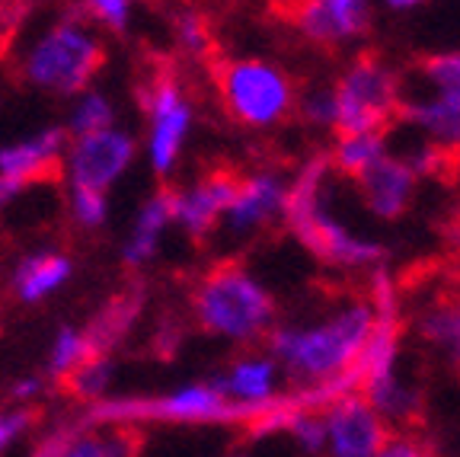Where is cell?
Wrapping results in <instances>:
<instances>
[{"mask_svg": "<svg viewBox=\"0 0 460 457\" xmlns=\"http://www.w3.org/2000/svg\"><path fill=\"white\" fill-rule=\"evenodd\" d=\"M291 22L304 42L316 49H349L371 36L374 0H297Z\"/></svg>", "mask_w": 460, "mask_h": 457, "instance_id": "cell-10", "label": "cell"}, {"mask_svg": "<svg viewBox=\"0 0 460 457\" xmlns=\"http://www.w3.org/2000/svg\"><path fill=\"white\" fill-rule=\"evenodd\" d=\"M224 457H243V454H237V451H234V454H224Z\"/></svg>", "mask_w": 460, "mask_h": 457, "instance_id": "cell-43", "label": "cell"}, {"mask_svg": "<svg viewBox=\"0 0 460 457\" xmlns=\"http://www.w3.org/2000/svg\"><path fill=\"white\" fill-rule=\"evenodd\" d=\"M112 381H115L112 355H93V358H86L74 374H67L61 384L67 387V393H71L74 400H80L84 407H90V403L106 400Z\"/></svg>", "mask_w": 460, "mask_h": 457, "instance_id": "cell-27", "label": "cell"}, {"mask_svg": "<svg viewBox=\"0 0 460 457\" xmlns=\"http://www.w3.org/2000/svg\"><path fill=\"white\" fill-rule=\"evenodd\" d=\"M361 397L374 407V413L387 422L390 429H416V419L422 416V390L412 381L402 378V372L384 374L377 381L361 384Z\"/></svg>", "mask_w": 460, "mask_h": 457, "instance_id": "cell-22", "label": "cell"}, {"mask_svg": "<svg viewBox=\"0 0 460 457\" xmlns=\"http://www.w3.org/2000/svg\"><path fill=\"white\" fill-rule=\"evenodd\" d=\"M172 228V186L154 189L137 208L135 221H131L128 237L122 240V265L128 272H141L160 256V243L166 230Z\"/></svg>", "mask_w": 460, "mask_h": 457, "instance_id": "cell-18", "label": "cell"}, {"mask_svg": "<svg viewBox=\"0 0 460 457\" xmlns=\"http://www.w3.org/2000/svg\"><path fill=\"white\" fill-rule=\"evenodd\" d=\"M112 125H115V106L102 90L90 86V90L74 96L71 112H67V121H65L67 138L93 135V131L112 129Z\"/></svg>", "mask_w": 460, "mask_h": 457, "instance_id": "cell-26", "label": "cell"}, {"mask_svg": "<svg viewBox=\"0 0 460 457\" xmlns=\"http://www.w3.org/2000/svg\"><path fill=\"white\" fill-rule=\"evenodd\" d=\"M195 327L230 345L266 343L279 323V300L269 285L240 263H221L195 282L189 300Z\"/></svg>", "mask_w": 460, "mask_h": 457, "instance_id": "cell-3", "label": "cell"}, {"mask_svg": "<svg viewBox=\"0 0 460 457\" xmlns=\"http://www.w3.org/2000/svg\"><path fill=\"white\" fill-rule=\"evenodd\" d=\"M451 240H454V243H457V246H460V215H457V218H454V221H451Z\"/></svg>", "mask_w": 460, "mask_h": 457, "instance_id": "cell-42", "label": "cell"}, {"mask_svg": "<svg viewBox=\"0 0 460 457\" xmlns=\"http://www.w3.org/2000/svg\"><path fill=\"white\" fill-rule=\"evenodd\" d=\"M374 457H435V451L422 435H416V429H400L390 432V438Z\"/></svg>", "mask_w": 460, "mask_h": 457, "instance_id": "cell-36", "label": "cell"}, {"mask_svg": "<svg viewBox=\"0 0 460 457\" xmlns=\"http://www.w3.org/2000/svg\"><path fill=\"white\" fill-rule=\"evenodd\" d=\"M208 381L230 403L252 409L272 407L285 393V387H281L285 374H281V368L275 364V358L269 352H246V355L234 358L227 368L211 374Z\"/></svg>", "mask_w": 460, "mask_h": 457, "instance_id": "cell-16", "label": "cell"}, {"mask_svg": "<svg viewBox=\"0 0 460 457\" xmlns=\"http://www.w3.org/2000/svg\"><path fill=\"white\" fill-rule=\"evenodd\" d=\"M336 135L387 131L402 100V77L377 55H355L332 80Z\"/></svg>", "mask_w": 460, "mask_h": 457, "instance_id": "cell-7", "label": "cell"}, {"mask_svg": "<svg viewBox=\"0 0 460 457\" xmlns=\"http://www.w3.org/2000/svg\"><path fill=\"white\" fill-rule=\"evenodd\" d=\"M352 183L367 215L384 224L400 221L412 208V202H416V195H419V186H422V179L402 164L394 150H390L387 157L377 160L374 166H367Z\"/></svg>", "mask_w": 460, "mask_h": 457, "instance_id": "cell-14", "label": "cell"}, {"mask_svg": "<svg viewBox=\"0 0 460 457\" xmlns=\"http://www.w3.org/2000/svg\"><path fill=\"white\" fill-rule=\"evenodd\" d=\"M419 80L425 84V94L460 103V51H438L422 58Z\"/></svg>", "mask_w": 460, "mask_h": 457, "instance_id": "cell-29", "label": "cell"}, {"mask_svg": "<svg viewBox=\"0 0 460 457\" xmlns=\"http://www.w3.org/2000/svg\"><path fill=\"white\" fill-rule=\"evenodd\" d=\"M396 119L406 131L425 138L447 157H460V103L441 100L431 94H402Z\"/></svg>", "mask_w": 460, "mask_h": 457, "instance_id": "cell-17", "label": "cell"}, {"mask_svg": "<svg viewBox=\"0 0 460 457\" xmlns=\"http://www.w3.org/2000/svg\"><path fill=\"white\" fill-rule=\"evenodd\" d=\"M332 166L326 150H316L297 166V173L288 179L285 202V228L291 230L304 250L314 253L320 263L345 272H371L377 265H387L390 250L377 237L355 234L339 211L330 205Z\"/></svg>", "mask_w": 460, "mask_h": 457, "instance_id": "cell-2", "label": "cell"}, {"mask_svg": "<svg viewBox=\"0 0 460 457\" xmlns=\"http://www.w3.org/2000/svg\"><path fill=\"white\" fill-rule=\"evenodd\" d=\"M36 426V409L32 407H0V451L16 444L29 429Z\"/></svg>", "mask_w": 460, "mask_h": 457, "instance_id": "cell-35", "label": "cell"}, {"mask_svg": "<svg viewBox=\"0 0 460 457\" xmlns=\"http://www.w3.org/2000/svg\"><path fill=\"white\" fill-rule=\"evenodd\" d=\"M182 329L176 327V323H164V327L154 333V352H157V358H176V352L182 349Z\"/></svg>", "mask_w": 460, "mask_h": 457, "instance_id": "cell-39", "label": "cell"}, {"mask_svg": "<svg viewBox=\"0 0 460 457\" xmlns=\"http://www.w3.org/2000/svg\"><path fill=\"white\" fill-rule=\"evenodd\" d=\"M135 135L119 125L84 138H71L65 157H61V176H65L67 189H96V193L109 195V189L135 164Z\"/></svg>", "mask_w": 460, "mask_h": 457, "instance_id": "cell-9", "label": "cell"}, {"mask_svg": "<svg viewBox=\"0 0 460 457\" xmlns=\"http://www.w3.org/2000/svg\"><path fill=\"white\" fill-rule=\"evenodd\" d=\"M74 279V259L65 250H32L13 265L10 288L16 300L36 308Z\"/></svg>", "mask_w": 460, "mask_h": 457, "instance_id": "cell-19", "label": "cell"}, {"mask_svg": "<svg viewBox=\"0 0 460 457\" xmlns=\"http://www.w3.org/2000/svg\"><path fill=\"white\" fill-rule=\"evenodd\" d=\"M381 4L390 13H416V10L429 7L431 0H381Z\"/></svg>", "mask_w": 460, "mask_h": 457, "instance_id": "cell-40", "label": "cell"}, {"mask_svg": "<svg viewBox=\"0 0 460 457\" xmlns=\"http://www.w3.org/2000/svg\"><path fill=\"white\" fill-rule=\"evenodd\" d=\"M84 7L102 29H109V32H125L131 22L135 0H84Z\"/></svg>", "mask_w": 460, "mask_h": 457, "instance_id": "cell-34", "label": "cell"}, {"mask_svg": "<svg viewBox=\"0 0 460 457\" xmlns=\"http://www.w3.org/2000/svg\"><path fill=\"white\" fill-rule=\"evenodd\" d=\"M323 457H374L394 432L358 390L345 393L323 409Z\"/></svg>", "mask_w": 460, "mask_h": 457, "instance_id": "cell-11", "label": "cell"}, {"mask_svg": "<svg viewBox=\"0 0 460 457\" xmlns=\"http://www.w3.org/2000/svg\"><path fill=\"white\" fill-rule=\"evenodd\" d=\"M67 215L80 230H100L109 221V195L96 189H67Z\"/></svg>", "mask_w": 460, "mask_h": 457, "instance_id": "cell-33", "label": "cell"}, {"mask_svg": "<svg viewBox=\"0 0 460 457\" xmlns=\"http://www.w3.org/2000/svg\"><path fill=\"white\" fill-rule=\"evenodd\" d=\"M71 429H74V422H61V426H55V429H49L36 442V448H32V457H61V448H65Z\"/></svg>", "mask_w": 460, "mask_h": 457, "instance_id": "cell-38", "label": "cell"}, {"mask_svg": "<svg viewBox=\"0 0 460 457\" xmlns=\"http://www.w3.org/2000/svg\"><path fill=\"white\" fill-rule=\"evenodd\" d=\"M172 42L186 58H208L211 49H215V39H211V26L208 16L195 7H182L172 13Z\"/></svg>", "mask_w": 460, "mask_h": 457, "instance_id": "cell-28", "label": "cell"}, {"mask_svg": "<svg viewBox=\"0 0 460 457\" xmlns=\"http://www.w3.org/2000/svg\"><path fill=\"white\" fill-rule=\"evenodd\" d=\"M390 154V131H352V135H336L332 148L326 150L332 166V176L358 179L367 166H374Z\"/></svg>", "mask_w": 460, "mask_h": 457, "instance_id": "cell-23", "label": "cell"}, {"mask_svg": "<svg viewBox=\"0 0 460 457\" xmlns=\"http://www.w3.org/2000/svg\"><path fill=\"white\" fill-rule=\"evenodd\" d=\"M374 327V310L365 294H349L307 323H275L266 352L295 387H314L352 372Z\"/></svg>", "mask_w": 460, "mask_h": 457, "instance_id": "cell-1", "label": "cell"}, {"mask_svg": "<svg viewBox=\"0 0 460 457\" xmlns=\"http://www.w3.org/2000/svg\"><path fill=\"white\" fill-rule=\"evenodd\" d=\"M16 195H20V189H13V186L7 183V179L0 176V208H7L10 202L16 199Z\"/></svg>", "mask_w": 460, "mask_h": 457, "instance_id": "cell-41", "label": "cell"}, {"mask_svg": "<svg viewBox=\"0 0 460 457\" xmlns=\"http://www.w3.org/2000/svg\"><path fill=\"white\" fill-rule=\"evenodd\" d=\"M297 119L314 131H336V94L332 84H314L297 94Z\"/></svg>", "mask_w": 460, "mask_h": 457, "instance_id": "cell-31", "label": "cell"}, {"mask_svg": "<svg viewBox=\"0 0 460 457\" xmlns=\"http://www.w3.org/2000/svg\"><path fill=\"white\" fill-rule=\"evenodd\" d=\"M237 179L227 170L199 176L189 186L172 189V224L195 243H205L224 221L230 199L237 193Z\"/></svg>", "mask_w": 460, "mask_h": 457, "instance_id": "cell-13", "label": "cell"}, {"mask_svg": "<svg viewBox=\"0 0 460 457\" xmlns=\"http://www.w3.org/2000/svg\"><path fill=\"white\" fill-rule=\"evenodd\" d=\"M288 202V176L281 170H252L237 179V193L224 211V230L234 240L256 237L269 224L281 221Z\"/></svg>", "mask_w": 460, "mask_h": 457, "instance_id": "cell-12", "label": "cell"}, {"mask_svg": "<svg viewBox=\"0 0 460 457\" xmlns=\"http://www.w3.org/2000/svg\"><path fill=\"white\" fill-rule=\"evenodd\" d=\"M86 358H93V345L86 339L84 327L65 323V327H58V333L51 336L49 352H45V378L61 384L67 374L77 372Z\"/></svg>", "mask_w": 460, "mask_h": 457, "instance_id": "cell-25", "label": "cell"}, {"mask_svg": "<svg viewBox=\"0 0 460 457\" xmlns=\"http://www.w3.org/2000/svg\"><path fill=\"white\" fill-rule=\"evenodd\" d=\"M137 429L122 426H86L74 422L61 457H135L137 451Z\"/></svg>", "mask_w": 460, "mask_h": 457, "instance_id": "cell-24", "label": "cell"}, {"mask_svg": "<svg viewBox=\"0 0 460 457\" xmlns=\"http://www.w3.org/2000/svg\"><path fill=\"white\" fill-rule=\"evenodd\" d=\"M217 90L227 115L250 131L279 129L297 106V84L269 58H230L217 67Z\"/></svg>", "mask_w": 460, "mask_h": 457, "instance_id": "cell-6", "label": "cell"}, {"mask_svg": "<svg viewBox=\"0 0 460 457\" xmlns=\"http://www.w3.org/2000/svg\"><path fill=\"white\" fill-rule=\"evenodd\" d=\"M390 150H394V148H390ZM394 154L402 160V164L410 166L419 179L447 176V173H451V160H454V157H447L445 150H438L435 144H429L425 138L412 135V131H410V138L400 144V150H394Z\"/></svg>", "mask_w": 460, "mask_h": 457, "instance_id": "cell-30", "label": "cell"}, {"mask_svg": "<svg viewBox=\"0 0 460 457\" xmlns=\"http://www.w3.org/2000/svg\"><path fill=\"white\" fill-rule=\"evenodd\" d=\"M285 435L297 444V451L307 457H323L326 451V429H323V413L314 409H295L288 419Z\"/></svg>", "mask_w": 460, "mask_h": 457, "instance_id": "cell-32", "label": "cell"}, {"mask_svg": "<svg viewBox=\"0 0 460 457\" xmlns=\"http://www.w3.org/2000/svg\"><path fill=\"white\" fill-rule=\"evenodd\" d=\"M141 310H144L141 285H131V288H125V291L112 294L84 327L86 339L93 345V355H112V352L128 339V333L135 329Z\"/></svg>", "mask_w": 460, "mask_h": 457, "instance_id": "cell-21", "label": "cell"}, {"mask_svg": "<svg viewBox=\"0 0 460 457\" xmlns=\"http://www.w3.org/2000/svg\"><path fill=\"white\" fill-rule=\"evenodd\" d=\"M65 125H45L36 135H26L20 141H10L0 148V176L13 189H29L39 179L61 173V157L67 150Z\"/></svg>", "mask_w": 460, "mask_h": 457, "instance_id": "cell-15", "label": "cell"}, {"mask_svg": "<svg viewBox=\"0 0 460 457\" xmlns=\"http://www.w3.org/2000/svg\"><path fill=\"white\" fill-rule=\"evenodd\" d=\"M106 65V49L90 26L80 20H58L22 58V80L42 94L74 100L90 90L96 74Z\"/></svg>", "mask_w": 460, "mask_h": 457, "instance_id": "cell-5", "label": "cell"}, {"mask_svg": "<svg viewBox=\"0 0 460 457\" xmlns=\"http://www.w3.org/2000/svg\"><path fill=\"white\" fill-rule=\"evenodd\" d=\"M147 131H144V154L157 179H170L182 160L186 141L195 129V106L182 84L172 74H154L137 86Z\"/></svg>", "mask_w": 460, "mask_h": 457, "instance_id": "cell-8", "label": "cell"}, {"mask_svg": "<svg viewBox=\"0 0 460 457\" xmlns=\"http://www.w3.org/2000/svg\"><path fill=\"white\" fill-rule=\"evenodd\" d=\"M412 333L429 345L441 362L460 372V298L457 294H438L412 317Z\"/></svg>", "mask_w": 460, "mask_h": 457, "instance_id": "cell-20", "label": "cell"}, {"mask_svg": "<svg viewBox=\"0 0 460 457\" xmlns=\"http://www.w3.org/2000/svg\"><path fill=\"white\" fill-rule=\"evenodd\" d=\"M49 387V378L42 374H26V378H16L10 384V403L13 407H36V400L45 393Z\"/></svg>", "mask_w": 460, "mask_h": 457, "instance_id": "cell-37", "label": "cell"}, {"mask_svg": "<svg viewBox=\"0 0 460 457\" xmlns=\"http://www.w3.org/2000/svg\"><path fill=\"white\" fill-rule=\"evenodd\" d=\"M262 409L230 403L208 378L182 384L176 390L154 393V397H106L90 403L84 413L86 426H122L141 429L154 422L166 426H250Z\"/></svg>", "mask_w": 460, "mask_h": 457, "instance_id": "cell-4", "label": "cell"}]
</instances>
